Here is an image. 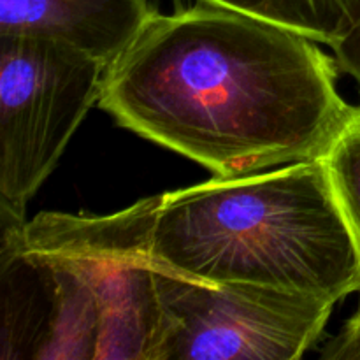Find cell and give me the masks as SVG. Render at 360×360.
Masks as SVG:
<instances>
[{"instance_id": "1", "label": "cell", "mask_w": 360, "mask_h": 360, "mask_svg": "<svg viewBox=\"0 0 360 360\" xmlns=\"http://www.w3.org/2000/svg\"><path fill=\"white\" fill-rule=\"evenodd\" d=\"M338 63L290 28L214 4L153 11L104 72L120 127L220 178L326 153L355 111Z\"/></svg>"}, {"instance_id": "2", "label": "cell", "mask_w": 360, "mask_h": 360, "mask_svg": "<svg viewBox=\"0 0 360 360\" xmlns=\"http://www.w3.org/2000/svg\"><path fill=\"white\" fill-rule=\"evenodd\" d=\"M153 269L204 285L248 283L340 302L360 260L320 158L148 197Z\"/></svg>"}, {"instance_id": "3", "label": "cell", "mask_w": 360, "mask_h": 360, "mask_svg": "<svg viewBox=\"0 0 360 360\" xmlns=\"http://www.w3.org/2000/svg\"><path fill=\"white\" fill-rule=\"evenodd\" d=\"M150 200L104 217L0 204V248L34 271L46 302L32 359L150 360L160 322L148 260Z\"/></svg>"}, {"instance_id": "4", "label": "cell", "mask_w": 360, "mask_h": 360, "mask_svg": "<svg viewBox=\"0 0 360 360\" xmlns=\"http://www.w3.org/2000/svg\"><path fill=\"white\" fill-rule=\"evenodd\" d=\"M104 72L63 42L0 35V204L27 211L101 98Z\"/></svg>"}, {"instance_id": "5", "label": "cell", "mask_w": 360, "mask_h": 360, "mask_svg": "<svg viewBox=\"0 0 360 360\" xmlns=\"http://www.w3.org/2000/svg\"><path fill=\"white\" fill-rule=\"evenodd\" d=\"M160 322L150 360H294L336 302L248 283L204 285L155 269Z\"/></svg>"}, {"instance_id": "6", "label": "cell", "mask_w": 360, "mask_h": 360, "mask_svg": "<svg viewBox=\"0 0 360 360\" xmlns=\"http://www.w3.org/2000/svg\"><path fill=\"white\" fill-rule=\"evenodd\" d=\"M151 0H0V35L58 41L109 63L153 14Z\"/></svg>"}, {"instance_id": "7", "label": "cell", "mask_w": 360, "mask_h": 360, "mask_svg": "<svg viewBox=\"0 0 360 360\" xmlns=\"http://www.w3.org/2000/svg\"><path fill=\"white\" fill-rule=\"evenodd\" d=\"M299 32L333 48L360 23V0H199Z\"/></svg>"}, {"instance_id": "8", "label": "cell", "mask_w": 360, "mask_h": 360, "mask_svg": "<svg viewBox=\"0 0 360 360\" xmlns=\"http://www.w3.org/2000/svg\"><path fill=\"white\" fill-rule=\"evenodd\" d=\"M319 158L329 176L360 260V105H355L354 115Z\"/></svg>"}, {"instance_id": "9", "label": "cell", "mask_w": 360, "mask_h": 360, "mask_svg": "<svg viewBox=\"0 0 360 360\" xmlns=\"http://www.w3.org/2000/svg\"><path fill=\"white\" fill-rule=\"evenodd\" d=\"M320 357L326 360H360V306L345 323L341 334L323 345Z\"/></svg>"}, {"instance_id": "10", "label": "cell", "mask_w": 360, "mask_h": 360, "mask_svg": "<svg viewBox=\"0 0 360 360\" xmlns=\"http://www.w3.org/2000/svg\"><path fill=\"white\" fill-rule=\"evenodd\" d=\"M333 51L338 67L350 74L360 86V23L343 41L333 46Z\"/></svg>"}]
</instances>
